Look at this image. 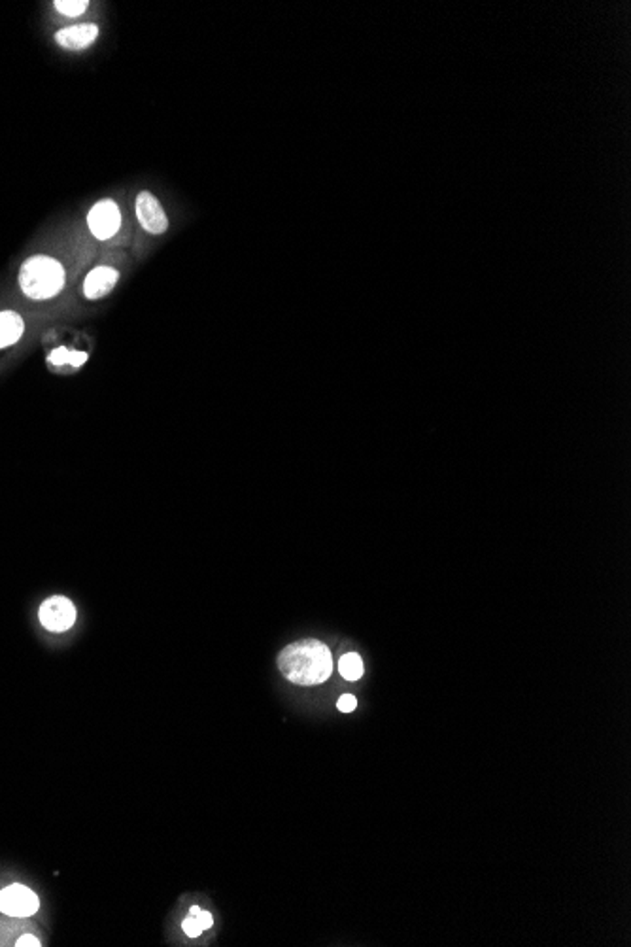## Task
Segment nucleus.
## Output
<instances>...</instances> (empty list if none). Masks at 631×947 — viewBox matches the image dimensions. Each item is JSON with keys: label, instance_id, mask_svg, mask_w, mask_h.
I'll use <instances>...</instances> for the list:
<instances>
[{"label": "nucleus", "instance_id": "nucleus-16", "mask_svg": "<svg viewBox=\"0 0 631 947\" xmlns=\"http://www.w3.org/2000/svg\"><path fill=\"white\" fill-rule=\"evenodd\" d=\"M15 945H21V947H27V945L38 947V945H40V940H38L36 936H31V934H27V936H21V938L17 940V943H15Z\"/></svg>", "mask_w": 631, "mask_h": 947}, {"label": "nucleus", "instance_id": "nucleus-6", "mask_svg": "<svg viewBox=\"0 0 631 947\" xmlns=\"http://www.w3.org/2000/svg\"><path fill=\"white\" fill-rule=\"evenodd\" d=\"M136 218L140 225L152 235H161L169 229V218L165 211L161 209L159 201L150 192H143L136 197Z\"/></svg>", "mask_w": 631, "mask_h": 947}, {"label": "nucleus", "instance_id": "nucleus-4", "mask_svg": "<svg viewBox=\"0 0 631 947\" xmlns=\"http://www.w3.org/2000/svg\"><path fill=\"white\" fill-rule=\"evenodd\" d=\"M38 896L25 885L14 883L0 891V913L10 917H31L38 912Z\"/></svg>", "mask_w": 631, "mask_h": 947}, {"label": "nucleus", "instance_id": "nucleus-13", "mask_svg": "<svg viewBox=\"0 0 631 947\" xmlns=\"http://www.w3.org/2000/svg\"><path fill=\"white\" fill-rule=\"evenodd\" d=\"M182 929H183V932L188 934L190 938H197V936H201V932H202V929H201V925H199V921H197L195 915H190L188 919H185V921L182 922Z\"/></svg>", "mask_w": 631, "mask_h": 947}, {"label": "nucleus", "instance_id": "nucleus-17", "mask_svg": "<svg viewBox=\"0 0 631 947\" xmlns=\"http://www.w3.org/2000/svg\"><path fill=\"white\" fill-rule=\"evenodd\" d=\"M199 912H201V908H199V906H193V908H192V915H197Z\"/></svg>", "mask_w": 631, "mask_h": 947}, {"label": "nucleus", "instance_id": "nucleus-15", "mask_svg": "<svg viewBox=\"0 0 631 947\" xmlns=\"http://www.w3.org/2000/svg\"><path fill=\"white\" fill-rule=\"evenodd\" d=\"M195 917H197V921H199V925H201L202 931L212 929V925H214V917H212V913H208V912H199Z\"/></svg>", "mask_w": 631, "mask_h": 947}, {"label": "nucleus", "instance_id": "nucleus-8", "mask_svg": "<svg viewBox=\"0 0 631 947\" xmlns=\"http://www.w3.org/2000/svg\"><path fill=\"white\" fill-rule=\"evenodd\" d=\"M120 272L112 267H97L93 269L84 282V293L87 299L106 297L113 286L118 284Z\"/></svg>", "mask_w": 631, "mask_h": 947}, {"label": "nucleus", "instance_id": "nucleus-14", "mask_svg": "<svg viewBox=\"0 0 631 947\" xmlns=\"http://www.w3.org/2000/svg\"><path fill=\"white\" fill-rule=\"evenodd\" d=\"M356 705H358V702H356V696H352V695H344L337 702V707L342 713H352L356 709Z\"/></svg>", "mask_w": 631, "mask_h": 947}, {"label": "nucleus", "instance_id": "nucleus-11", "mask_svg": "<svg viewBox=\"0 0 631 947\" xmlns=\"http://www.w3.org/2000/svg\"><path fill=\"white\" fill-rule=\"evenodd\" d=\"M87 358H89V356H87L85 352L68 350V349H64V346H61V349H55V350L50 354L48 361H50L52 365H70V367L78 369V367H82V365L87 361Z\"/></svg>", "mask_w": 631, "mask_h": 947}, {"label": "nucleus", "instance_id": "nucleus-3", "mask_svg": "<svg viewBox=\"0 0 631 947\" xmlns=\"http://www.w3.org/2000/svg\"><path fill=\"white\" fill-rule=\"evenodd\" d=\"M76 617H78V611H76L74 604L64 596L48 597L40 606V611H38L40 625L54 634H61V632L73 628Z\"/></svg>", "mask_w": 631, "mask_h": 947}, {"label": "nucleus", "instance_id": "nucleus-5", "mask_svg": "<svg viewBox=\"0 0 631 947\" xmlns=\"http://www.w3.org/2000/svg\"><path fill=\"white\" fill-rule=\"evenodd\" d=\"M87 223H89L91 233L95 235L99 241L112 239L115 233H118V229L122 225V214H120L118 204L112 201L97 202L87 216Z\"/></svg>", "mask_w": 631, "mask_h": 947}, {"label": "nucleus", "instance_id": "nucleus-1", "mask_svg": "<svg viewBox=\"0 0 631 947\" xmlns=\"http://www.w3.org/2000/svg\"><path fill=\"white\" fill-rule=\"evenodd\" d=\"M278 667L288 681L301 686H314L331 677L333 656L321 641H297L280 653Z\"/></svg>", "mask_w": 631, "mask_h": 947}, {"label": "nucleus", "instance_id": "nucleus-12", "mask_svg": "<svg viewBox=\"0 0 631 947\" xmlns=\"http://www.w3.org/2000/svg\"><path fill=\"white\" fill-rule=\"evenodd\" d=\"M57 8V12H61L63 15H68V17H76V15H82L89 3L87 0H57V3L54 5Z\"/></svg>", "mask_w": 631, "mask_h": 947}, {"label": "nucleus", "instance_id": "nucleus-10", "mask_svg": "<svg viewBox=\"0 0 631 947\" xmlns=\"http://www.w3.org/2000/svg\"><path fill=\"white\" fill-rule=\"evenodd\" d=\"M339 672L346 681H358L363 677V660L356 653H348L339 662Z\"/></svg>", "mask_w": 631, "mask_h": 947}, {"label": "nucleus", "instance_id": "nucleus-9", "mask_svg": "<svg viewBox=\"0 0 631 947\" xmlns=\"http://www.w3.org/2000/svg\"><path fill=\"white\" fill-rule=\"evenodd\" d=\"M23 331H25V323H23V318L17 312H0V349L15 344L21 339Z\"/></svg>", "mask_w": 631, "mask_h": 947}, {"label": "nucleus", "instance_id": "nucleus-7", "mask_svg": "<svg viewBox=\"0 0 631 947\" xmlns=\"http://www.w3.org/2000/svg\"><path fill=\"white\" fill-rule=\"evenodd\" d=\"M97 36H99V27L93 25V23H84V25H73V27L61 29L55 35V40L61 48L78 52V50L89 48V45L97 40Z\"/></svg>", "mask_w": 631, "mask_h": 947}, {"label": "nucleus", "instance_id": "nucleus-2", "mask_svg": "<svg viewBox=\"0 0 631 947\" xmlns=\"http://www.w3.org/2000/svg\"><path fill=\"white\" fill-rule=\"evenodd\" d=\"M19 286L27 297L44 299L55 297L64 286V269L63 265L45 256H35L23 263L19 271Z\"/></svg>", "mask_w": 631, "mask_h": 947}]
</instances>
